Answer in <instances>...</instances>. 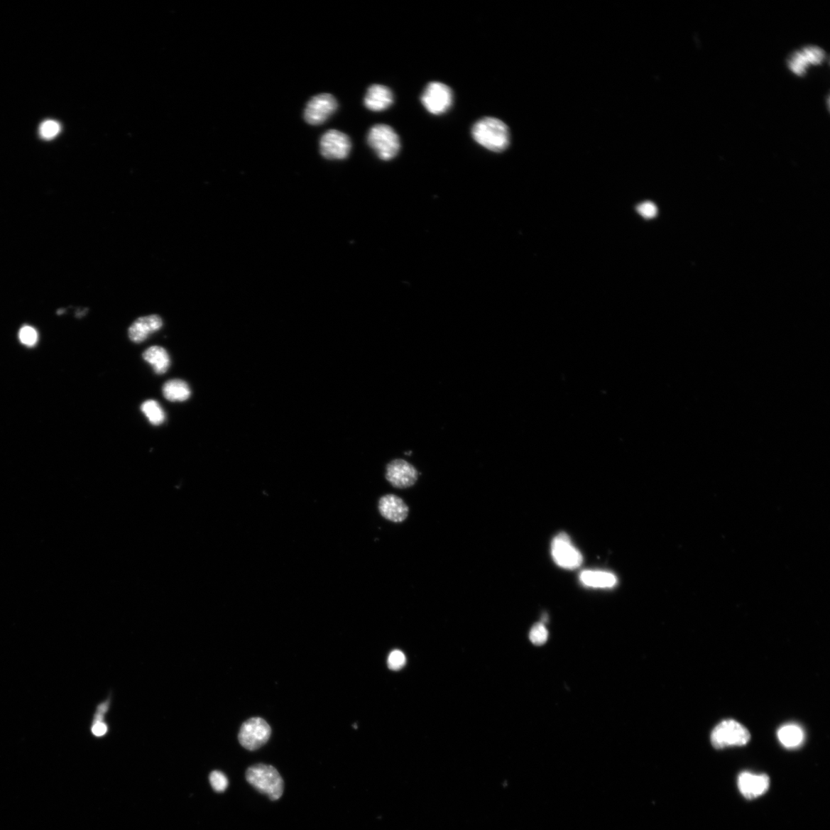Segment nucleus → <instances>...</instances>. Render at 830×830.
Returning <instances> with one entry per match:
<instances>
[{
	"label": "nucleus",
	"instance_id": "1",
	"mask_svg": "<svg viewBox=\"0 0 830 830\" xmlns=\"http://www.w3.org/2000/svg\"><path fill=\"white\" fill-rule=\"evenodd\" d=\"M475 142L488 151L501 153L508 148L510 134L508 126L493 117H484L475 123L471 129Z\"/></svg>",
	"mask_w": 830,
	"mask_h": 830
},
{
	"label": "nucleus",
	"instance_id": "2",
	"mask_svg": "<svg viewBox=\"0 0 830 830\" xmlns=\"http://www.w3.org/2000/svg\"><path fill=\"white\" fill-rule=\"evenodd\" d=\"M246 780L261 794L268 796L272 800H277L283 794V780L273 766L257 764L249 768L246 772Z\"/></svg>",
	"mask_w": 830,
	"mask_h": 830
},
{
	"label": "nucleus",
	"instance_id": "3",
	"mask_svg": "<svg viewBox=\"0 0 830 830\" xmlns=\"http://www.w3.org/2000/svg\"><path fill=\"white\" fill-rule=\"evenodd\" d=\"M367 141L381 160H393L400 151L398 135L393 128L386 124H377L371 127Z\"/></svg>",
	"mask_w": 830,
	"mask_h": 830
},
{
	"label": "nucleus",
	"instance_id": "4",
	"mask_svg": "<svg viewBox=\"0 0 830 830\" xmlns=\"http://www.w3.org/2000/svg\"><path fill=\"white\" fill-rule=\"evenodd\" d=\"M750 739V734L746 727L733 720L724 721L718 724L711 734V742L714 748L722 749L731 746H743Z\"/></svg>",
	"mask_w": 830,
	"mask_h": 830
},
{
	"label": "nucleus",
	"instance_id": "5",
	"mask_svg": "<svg viewBox=\"0 0 830 830\" xmlns=\"http://www.w3.org/2000/svg\"><path fill=\"white\" fill-rule=\"evenodd\" d=\"M421 100L422 105L433 115H442L453 104V92L449 87L440 82H432L425 87Z\"/></svg>",
	"mask_w": 830,
	"mask_h": 830
},
{
	"label": "nucleus",
	"instance_id": "6",
	"mask_svg": "<svg viewBox=\"0 0 830 830\" xmlns=\"http://www.w3.org/2000/svg\"><path fill=\"white\" fill-rule=\"evenodd\" d=\"M271 732V727L262 718H251L241 725L239 741L244 748L256 750L268 741Z\"/></svg>",
	"mask_w": 830,
	"mask_h": 830
},
{
	"label": "nucleus",
	"instance_id": "7",
	"mask_svg": "<svg viewBox=\"0 0 830 830\" xmlns=\"http://www.w3.org/2000/svg\"><path fill=\"white\" fill-rule=\"evenodd\" d=\"M552 555L555 563L567 570H574L583 563L581 553L572 544L570 537L565 533L557 535L552 542Z\"/></svg>",
	"mask_w": 830,
	"mask_h": 830
},
{
	"label": "nucleus",
	"instance_id": "8",
	"mask_svg": "<svg viewBox=\"0 0 830 830\" xmlns=\"http://www.w3.org/2000/svg\"><path fill=\"white\" fill-rule=\"evenodd\" d=\"M338 109V102L329 93H322L307 102L304 111L306 122L312 126L324 124Z\"/></svg>",
	"mask_w": 830,
	"mask_h": 830
},
{
	"label": "nucleus",
	"instance_id": "9",
	"mask_svg": "<svg viewBox=\"0 0 830 830\" xmlns=\"http://www.w3.org/2000/svg\"><path fill=\"white\" fill-rule=\"evenodd\" d=\"M350 138L339 130L330 129L320 139V152L323 157L331 160H342L351 151Z\"/></svg>",
	"mask_w": 830,
	"mask_h": 830
},
{
	"label": "nucleus",
	"instance_id": "10",
	"mask_svg": "<svg viewBox=\"0 0 830 830\" xmlns=\"http://www.w3.org/2000/svg\"><path fill=\"white\" fill-rule=\"evenodd\" d=\"M825 58L826 53L821 48L809 45L792 53L787 60V66L797 76L803 77L811 65L819 66L824 62Z\"/></svg>",
	"mask_w": 830,
	"mask_h": 830
},
{
	"label": "nucleus",
	"instance_id": "11",
	"mask_svg": "<svg viewBox=\"0 0 830 830\" xmlns=\"http://www.w3.org/2000/svg\"><path fill=\"white\" fill-rule=\"evenodd\" d=\"M386 477L394 488L405 489L413 486L417 482L418 471L407 461L395 459L388 464Z\"/></svg>",
	"mask_w": 830,
	"mask_h": 830
},
{
	"label": "nucleus",
	"instance_id": "12",
	"mask_svg": "<svg viewBox=\"0 0 830 830\" xmlns=\"http://www.w3.org/2000/svg\"><path fill=\"white\" fill-rule=\"evenodd\" d=\"M741 794L748 799L758 798L766 792L770 787V779L765 774L742 772L738 778Z\"/></svg>",
	"mask_w": 830,
	"mask_h": 830
},
{
	"label": "nucleus",
	"instance_id": "13",
	"mask_svg": "<svg viewBox=\"0 0 830 830\" xmlns=\"http://www.w3.org/2000/svg\"><path fill=\"white\" fill-rule=\"evenodd\" d=\"M378 510L382 517L394 523L405 520L409 513L405 501L395 494H386L381 497L378 501Z\"/></svg>",
	"mask_w": 830,
	"mask_h": 830
},
{
	"label": "nucleus",
	"instance_id": "14",
	"mask_svg": "<svg viewBox=\"0 0 830 830\" xmlns=\"http://www.w3.org/2000/svg\"><path fill=\"white\" fill-rule=\"evenodd\" d=\"M163 324V320L158 315L141 317L130 326L129 337L135 343L143 342L149 335L160 330Z\"/></svg>",
	"mask_w": 830,
	"mask_h": 830
},
{
	"label": "nucleus",
	"instance_id": "15",
	"mask_svg": "<svg viewBox=\"0 0 830 830\" xmlns=\"http://www.w3.org/2000/svg\"><path fill=\"white\" fill-rule=\"evenodd\" d=\"M394 102L391 89L383 85L371 86L366 92L364 104L371 111H381L388 109Z\"/></svg>",
	"mask_w": 830,
	"mask_h": 830
},
{
	"label": "nucleus",
	"instance_id": "16",
	"mask_svg": "<svg viewBox=\"0 0 830 830\" xmlns=\"http://www.w3.org/2000/svg\"><path fill=\"white\" fill-rule=\"evenodd\" d=\"M581 582L593 589H611L618 583L613 574L601 571H584L580 574Z\"/></svg>",
	"mask_w": 830,
	"mask_h": 830
},
{
	"label": "nucleus",
	"instance_id": "17",
	"mask_svg": "<svg viewBox=\"0 0 830 830\" xmlns=\"http://www.w3.org/2000/svg\"><path fill=\"white\" fill-rule=\"evenodd\" d=\"M143 357L146 361L151 364L158 375L165 374L170 368L171 361L169 354L162 347L153 346L148 349L143 353Z\"/></svg>",
	"mask_w": 830,
	"mask_h": 830
},
{
	"label": "nucleus",
	"instance_id": "18",
	"mask_svg": "<svg viewBox=\"0 0 830 830\" xmlns=\"http://www.w3.org/2000/svg\"><path fill=\"white\" fill-rule=\"evenodd\" d=\"M164 397L170 402H185L191 395L190 386L185 381L174 379L167 381L163 388Z\"/></svg>",
	"mask_w": 830,
	"mask_h": 830
},
{
	"label": "nucleus",
	"instance_id": "19",
	"mask_svg": "<svg viewBox=\"0 0 830 830\" xmlns=\"http://www.w3.org/2000/svg\"><path fill=\"white\" fill-rule=\"evenodd\" d=\"M780 743L787 748H798L804 740V733L796 724L782 726L777 733Z\"/></svg>",
	"mask_w": 830,
	"mask_h": 830
},
{
	"label": "nucleus",
	"instance_id": "20",
	"mask_svg": "<svg viewBox=\"0 0 830 830\" xmlns=\"http://www.w3.org/2000/svg\"><path fill=\"white\" fill-rule=\"evenodd\" d=\"M143 414L153 425H160L165 420V415L161 405L155 400H148L142 406Z\"/></svg>",
	"mask_w": 830,
	"mask_h": 830
},
{
	"label": "nucleus",
	"instance_id": "21",
	"mask_svg": "<svg viewBox=\"0 0 830 830\" xmlns=\"http://www.w3.org/2000/svg\"><path fill=\"white\" fill-rule=\"evenodd\" d=\"M61 131V126L54 120L45 121L40 127V134L45 140H50Z\"/></svg>",
	"mask_w": 830,
	"mask_h": 830
},
{
	"label": "nucleus",
	"instance_id": "22",
	"mask_svg": "<svg viewBox=\"0 0 830 830\" xmlns=\"http://www.w3.org/2000/svg\"><path fill=\"white\" fill-rule=\"evenodd\" d=\"M529 638L535 645H544L548 638V632L545 625L542 623L535 624L530 631Z\"/></svg>",
	"mask_w": 830,
	"mask_h": 830
},
{
	"label": "nucleus",
	"instance_id": "23",
	"mask_svg": "<svg viewBox=\"0 0 830 830\" xmlns=\"http://www.w3.org/2000/svg\"><path fill=\"white\" fill-rule=\"evenodd\" d=\"M209 781L213 790L218 792L225 791L229 786L228 778L220 771H213L210 774Z\"/></svg>",
	"mask_w": 830,
	"mask_h": 830
},
{
	"label": "nucleus",
	"instance_id": "24",
	"mask_svg": "<svg viewBox=\"0 0 830 830\" xmlns=\"http://www.w3.org/2000/svg\"><path fill=\"white\" fill-rule=\"evenodd\" d=\"M18 338L25 346L33 347L38 342V333L31 326H24L18 334Z\"/></svg>",
	"mask_w": 830,
	"mask_h": 830
},
{
	"label": "nucleus",
	"instance_id": "25",
	"mask_svg": "<svg viewBox=\"0 0 830 830\" xmlns=\"http://www.w3.org/2000/svg\"><path fill=\"white\" fill-rule=\"evenodd\" d=\"M406 664V657L403 651L395 650L390 652L388 658V665L391 670H399Z\"/></svg>",
	"mask_w": 830,
	"mask_h": 830
},
{
	"label": "nucleus",
	"instance_id": "26",
	"mask_svg": "<svg viewBox=\"0 0 830 830\" xmlns=\"http://www.w3.org/2000/svg\"><path fill=\"white\" fill-rule=\"evenodd\" d=\"M637 210L640 216L646 219H654L658 212L656 204L650 202L640 204Z\"/></svg>",
	"mask_w": 830,
	"mask_h": 830
},
{
	"label": "nucleus",
	"instance_id": "27",
	"mask_svg": "<svg viewBox=\"0 0 830 830\" xmlns=\"http://www.w3.org/2000/svg\"><path fill=\"white\" fill-rule=\"evenodd\" d=\"M107 725L104 721L92 723V732L96 736H102L107 733Z\"/></svg>",
	"mask_w": 830,
	"mask_h": 830
}]
</instances>
